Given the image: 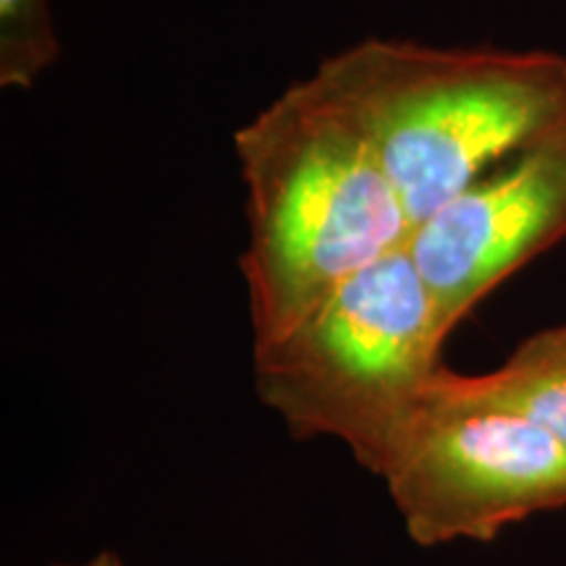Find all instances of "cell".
Masks as SVG:
<instances>
[{"instance_id":"obj_4","label":"cell","mask_w":566,"mask_h":566,"mask_svg":"<svg viewBox=\"0 0 566 566\" xmlns=\"http://www.w3.org/2000/svg\"><path fill=\"white\" fill-rule=\"evenodd\" d=\"M378 478L417 546L488 543L566 506V443L509 409L443 394L433 380Z\"/></svg>"},{"instance_id":"obj_6","label":"cell","mask_w":566,"mask_h":566,"mask_svg":"<svg viewBox=\"0 0 566 566\" xmlns=\"http://www.w3.org/2000/svg\"><path fill=\"white\" fill-rule=\"evenodd\" d=\"M436 388L527 417L566 443V323L525 338L491 373L462 375L443 367Z\"/></svg>"},{"instance_id":"obj_1","label":"cell","mask_w":566,"mask_h":566,"mask_svg":"<svg viewBox=\"0 0 566 566\" xmlns=\"http://www.w3.org/2000/svg\"><path fill=\"white\" fill-rule=\"evenodd\" d=\"M233 147L247 187L242 273L254 346L286 336L412 239L370 137L315 74L244 124Z\"/></svg>"},{"instance_id":"obj_8","label":"cell","mask_w":566,"mask_h":566,"mask_svg":"<svg viewBox=\"0 0 566 566\" xmlns=\"http://www.w3.org/2000/svg\"><path fill=\"white\" fill-rule=\"evenodd\" d=\"M45 566H129V564L124 562L122 554L105 548V551H97V554H92L90 558H82V562H55Z\"/></svg>"},{"instance_id":"obj_5","label":"cell","mask_w":566,"mask_h":566,"mask_svg":"<svg viewBox=\"0 0 566 566\" xmlns=\"http://www.w3.org/2000/svg\"><path fill=\"white\" fill-rule=\"evenodd\" d=\"M566 237V132L537 142L420 223L407 250L446 331Z\"/></svg>"},{"instance_id":"obj_7","label":"cell","mask_w":566,"mask_h":566,"mask_svg":"<svg viewBox=\"0 0 566 566\" xmlns=\"http://www.w3.org/2000/svg\"><path fill=\"white\" fill-rule=\"evenodd\" d=\"M55 61L51 0H0V87L30 90Z\"/></svg>"},{"instance_id":"obj_2","label":"cell","mask_w":566,"mask_h":566,"mask_svg":"<svg viewBox=\"0 0 566 566\" xmlns=\"http://www.w3.org/2000/svg\"><path fill=\"white\" fill-rule=\"evenodd\" d=\"M315 76L370 137L412 229L566 132L562 53L367 38L325 59Z\"/></svg>"},{"instance_id":"obj_3","label":"cell","mask_w":566,"mask_h":566,"mask_svg":"<svg viewBox=\"0 0 566 566\" xmlns=\"http://www.w3.org/2000/svg\"><path fill=\"white\" fill-rule=\"evenodd\" d=\"M446 338L405 247L346 281L286 336L254 346V388L294 438H334L378 475L443 370Z\"/></svg>"}]
</instances>
